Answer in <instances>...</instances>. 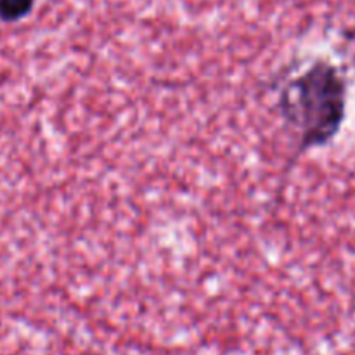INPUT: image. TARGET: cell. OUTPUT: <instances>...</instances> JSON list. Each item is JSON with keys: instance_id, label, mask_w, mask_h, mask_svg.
<instances>
[{"instance_id": "cell-2", "label": "cell", "mask_w": 355, "mask_h": 355, "mask_svg": "<svg viewBox=\"0 0 355 355\" xmlns=\"http://www.w3.org/2000/svg\"><path fill=\"white\" fill-rule=\"evenodd\" d=\"M35 0H0V19L6 23H14L33 10Z\"/></svg>"}, {"instance_id": "cell-1", "label": "cell", "mask_w": 355, "mask_h": 355, "mask_svg": "<svg viewBox=\"0 0 355 355\" xmlns=\"http://www.w3.org/2000/svg\"><path fill=\"white\" fill-rule=\"evenodd\" d=\"M349 82L340 68L318 59L281 85L276 107L297 134L298 153L328 146L347 118Z\"/></svg>"}]
</instances>
